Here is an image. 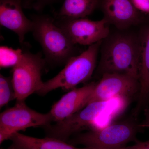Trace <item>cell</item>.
Listing matches in <instances>:
<instances>
[{
	"label": "cell",
	"instance_id": "1",
	"mask_svg": "<svg viewBox=\"0 0 149 149\" xmlns=\"http://www.w3.org/2000/svg\"><path fill=\"white\" fill-rule=\"evenodd\" d=\"M103 45L98 70L128 74L139 80V37L118 33L108 36Z\"/></svg>",
	"mask_w": 149,
	"mask_h": 149
},
{
	"label": "cell",
	"instance_id": "2",
	"mask_svg": "<svg viewBox=\"0 0 149 149\" xmlns=\"http://www.w3.org/2000/svg\"><path fill=\"white\" fill-rule=\"evenodd\" d=\"M102 42V41H100L89 46L87 49L80 54L72 57L58 74L44 82L37 95L44 96L59 88L71 90L80 83L89 80L95 68Z\"/></svg>",
	"mask_w": 149,
	"mask_h": 149
},
{
	"label": "cell",
	"instance_id": "11",
	"mask_svg": "<svg viewBox=\"0 0 149 149\" xmlns=\"http://www.w3.org/2000/svg\"><path fill=\"white\" fill-rule=\"evenodd\" d=\"M0 24L15 32L21 44L33 27V21L28 19L22 10L21 0L0 1Z\"/></svg>",
	"mask_w": 149,
	"mask_h": 149
},
{
	"label": "cell",
	"instance_id": "12",
	"mask_svg": "<svg viewBox=\"0 0 149 149\" xmlns=\"http://www.w3.org/2000/svg\"><path fill=\"white\" fill-rule=\"evenodd\" d=\"M139 81L140 90L133 115L137 117L149 104V24L141 30L139 36Z\"/></svg>",
	"mask_w": 149,
	"mask_h": 149
},
{
	"label": "cell",
	"instance_id": "4",
	"mask_svg": "<svg viewBox=\"0 0 149 149\" xmlns=\"http://www.w3.org/2000/svg\"><path fill=\"white\" fill-rule=\"evenodd\" d=\"M140 129H142L139 123L126 120L100 129L78 133L68 143L87 148L122 149L129 142L136 141V135Z\"/></svg>",
	"mask_w": 149,
	"mask_h": 149
},
{
	"label": "cell",
	"instance_id": "8",
	"mask_svg": "<svg viewBox=\"0 0 149 149\" xmlns=\"http://www.w3.org/2000/svg\"><path fill=\"white\" fill-rule=\"evenodd\" d=\"M140 90L139 80L135 77L121 73H104L96 83L89 104L108 101L116 97L129 100L136 96L138 98Z\"/></svg>",
	"mask_w": 149,
	"mask_h": 149
},
{
	"label": "cell",
	"instance_id": "13",
	"mask_svg": "<svg viewBox=\"0 0 149 149\" xmlns=\"http://www.w3.org/2000/svg\"><path fill=\"white\" fill-rule=\"evenodd\" d=\"M103 10L108 23L120 29H127L140 21V12L130 0H104Z\"/></svg>",
	"mask_w": 149,
	"mask_h": 149
},
{
	"label": "cell",
	"instance_id": "5",
	"mask_svg": "<svg viewBox=\"0 0 149 149\" xmlns=\"http://www.w3.org/2000/svg\"><path fill=\"white\" fill-rule=\"evenodd\" d=\"M53 121L50 112H38L29 108L25 101L16 103L0 114V144L10 139L14 133L31 127H44Z\"/></svg>",
	"mask_w": 149,
	"mask_h": 149
},
{
	"label": "cell",
	"instance_id": "3",
	"mask_svg": "<svg viewBox=\"0 0 149 149\" xmlns=\"http://www.w3.org/2000/svg\"><path fill=\"white\" fill-rule=\"evenodd\" d=\"M32 32L45 56L46 62L56 65L65 63L74 56V45L64 30L49 17L35 16Z\"/></svg>",
	"mask_w": 149,
	"mask_h": 149
},
{
	"label": "cell",
	"instance_id": "19",
	"mask_svg": "<svg viewBox=\"0 0 149 149\" xmlns=\"http://www.w3.org/2000/svg\"><path fill=\"white\" fill-rule=\"evenodd\" d=\"M138 11L149 14V0H130Z\"/></svg>",
	"mask_w": 149,
	"mask_h": 149
},
{
	"label": "cell",
	"instance_id": "21",
	"mask_svg": "<svg viewBox=\"0 0 149 149\" xmlns=\"http://www.w3.org/2000/svg\"><path fill=\"white\" fill-rule=\"evenodd\" d=\"M144 111L145 119L141 123H139V126L141 129L149 128V106L146 108Z\"/></svg>",
	"mask_w": 149,
	"mask_h": 149
},
{
	"label": "cell",
	"instance_id": "6",
	"mask_svg": "<svg viewBox=\"0 0 149 149\" xmlns=\"http://www.w3.org/2000/svg\"><path fill=\"white\" fill-rule=\"evenodd\" d=\"M46 62L40 53L24 52L21 61L13 68L11 79L16 101H25L42 88V72Z\"/></svg>",
	"mask_w": 149,
	"mask_h": 149
},
{
	"label": "cell",
	"instance_id": "9",
	"mask_svg": "<svg viewBox=\"0 0 149 149\" xmlns=\"http://www.w3.org/2000/svg\"><path fill=\"white\" fill-rule=\"evenodd\" d=\"M108 22L105 18L93 21L85 18H61L56 24L66 33L74 45H92L109 35Z\"/></svg>",
	"mask_w": 149,
	"mask_h": 149
},
{
	"label": "cell",
	"instance_id": "20",
	"mask_svg": "<svg viewBox=\"0 0 149 149\" xmlns=\"http://www.w3.org/2000/svg\"><path fill=\"white\" fill-rule=\"evenodd\" d=\"M122 149H149V140L141 142L137 141L136 144L130 147H125Z\"/></svg>",
	"mask_w": 149,
	"mask_h": 149
},
{
	"label": "cell",
	"instance_id": "17",
	"mask_svg": "<svg viewBox=\"0 0 149 149\" xmlns=\"http://www.w3.org/2000/svg\"><path fill=\"white\" fill-rule=\"evenodd\" d=\"M14 100H16V95L11 76L6 77L0 74V107L1 108Z\"/></svg>",
	"mask_w": 149,
	"mask_h": 149
},
{
	"label": "cell",
	"instance_id": "10",
	"mask_svg": "<svg viewBox=\"0 0 149 149\" xmlns=\"http://www.w3.org/2000/svg\"><path fill=\"white\" fill-rule=\"evenodd\" d=\"M96 83L74 88L53 105L50 111L53 121L59 122L83 109L90 102Z\"/></svg>",
	"mask_w": 149,
	"mask_h": 149
},
{
	"label": "cell",
	"instance_id": "18",
	"mask_svg": "<svg viewBox=\"0 0 149 149\" xmlns=\"http://www.w3.org/2000/svg\"><path fill=\"white\" fill-rule=\"evenodd\" d=\"M54 0H26L24 4L25 7L39 10Z\"/></svg>",
	"mask_w": 149,
	"mask_h": 149
},
{
	"label": "cell",
	"instance_id": "7",
	"mask_svg": "<svg viewBox=\"0 0 149 149\" xmlns=\"http://www.w3.org/2000/svg\"><path fill=\"white\" fill-rule=\"evenodd\" d=\"M110 101L91 103L69 117L43 127L46 137L68 142L71 136L93 125L98 116L109 107Z\"/></svg>",
	"mask_w": 149,
	"mask_h": 149
},
{
	"label": "cell",
	"instance_id": "16",
	"mask_svg": "<svg viewBox=\"0 0 149 149\" xmlns=\"http://www.w3.org/2000/svg\"><path fill=\"white\" fill-rule=\"evenodd\" d=\"M24 52L21 49H13L5 46L0 47V67L9 68L16 66L22 60Z\"/></svg>",
	"mask_w": 149,
	"mask_h": 149
},
{
	"label": "cell",
	"instance_id": "14",
	"mask_svg": "<svg viewBox=\"0 0 149 149\" xmlns=\"http://www.w3.org/2000/svg\"><path fill=\"white\" fill-rule=\"evenodd\" d=\"M10 140L11 144L7 149H105L79 148L55 138L46 137L40 139L26 136L19 132L14 133Z\"/></svg>",
	"mask_w": 149,
	"mask_h": 149
},
{
	"label": "cell",
	"instance_id": "15",
	"mask_svg": "<svg viewBox=\"0 0 149 149\" xmlns=\"http://www.w3.org/2000/svg\"><path fill=\"white\" fill-rule=\"evenodd\" d=\"M98 0H65L60 10L61 18H85L95 10Z\"/></svg>",
	"mask_w": 149,
	"mask_h": 149
}]
</instances>
